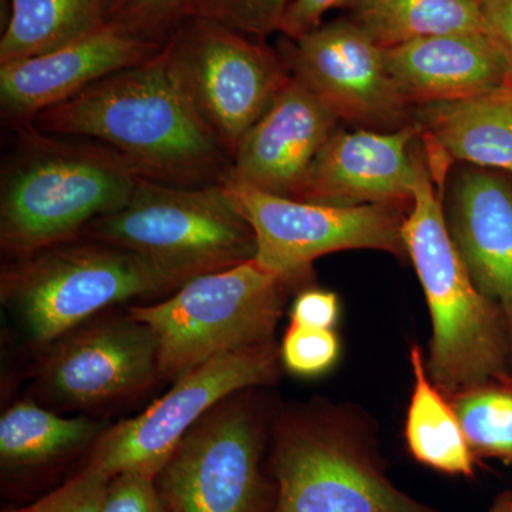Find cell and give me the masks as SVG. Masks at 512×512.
Wrapping results in <instances>:
<instances>
[{
	"mask_svg": "<svg viewBox=\"0 0 512 512\" xmlns=\"http://www.w3.org/2000/svg\"><path fill=\"white\" fill-rule=\"evenodd\" d=\"M33 127L53 136L89 138L140 177L180 187L220 184L231 160L185 92L165 46L43 111Z\"/></svg>",
	"mask_w": 512,
	"mask_h": 512,
	"instance_id": "obj_1",
	"label": "cell"
},
{
	"mask_svg": "<svg viewBox=\"0 0 512 512\" xmlns=\"http://www.w3.org/2000/svg\"><path fill=\"white\" fill-rule=\"evenodd\" d=\"M18 130L0 184V247L15 259L82 237L143 180L99 141Z\"/></svg>",
	"mask_w": 512,
	"mask_h": 512,
	"instance_id": "obj_2",
	"label": "cell"
},
{
	"mask_svg": "<svg viewBox=\"0 0 512 512\" xmlns=\"http://www.w3.org/2000/svg\"><path fill=\"white\" fill-rule=\"evenodd\" d=\"M436 185L419 138V173L404 244L433 325L427 373L450 397L512 376V343L503 312L478 291L458 254Z\"/></svg>",
	"mask_w": 512,
	"mask_h": 512,
	"instance_id": "obj_3",
	"label": "cell"
},
{
	"mask_svg": "<svg viewBox=\"0 0 512 512\" xmlns=\"http://www.w3.org/2000/svg\"><path fill=\"white\" fill-rule=\"evenodd\" d=\"M184 284L146 256L77 238L16 258L2 269L0 296L30 342L49 348L110 306Z\"/></svg>",
	"mask_w": 512,
	"mask_h": 512,
	"instance_id": "obj_4",
	"label": "cell"
},
{
	"mask_svg": "<svg viewBox=\"0 0 512 512\" xmlns=\"http://www.w3.org/2000/svg\"><path fill=\"white\" fill-rule=\"evenodd\" d=\"M80 238L146 256L184 282L256 255L254 231L222 183L180 187L143 178L124 207L94 220Z\"/></svg>",
	"mask_w": 512,
	"mask_h": 512,
	"instance_id": "obj_5",
	"label": "cell"
},
{
	"mask_svg": "<svg viewBox=\"0 0 512 512\" xmlns=\"http://www.w3.org/2000/svg\"><path fill=\"white\" fill-rule=\"evenodd\" d=\"M291 282L255 261L192 278L163 302L131 306L158 345L160 376L177 380L208 360L274 342Z\"/></svg>",
	"mask_w": 512,
	"mask_h": 512,
	"instance_id": "obj_6",
	"label": "cell"
},
{
	"mask_svg": "<svg viewBox=\"0 0 512 512\" xmlns=\"http://www.w3.org/2000/svg\"><path fill=\"white\" fill-rule=\"evenodd\" d=\"M271 512H440L396 487L348 424L319 409L276 424Z\"/></svg>",
	"mask_w": 512,
	"mask_h": 512,
	"instance_id": "obj_7",
	"label": "cell"
},
{
	"mask_svg": "<svg viewBox=\"0 0 512 512\" xmlns=\"http://www.w3.org/2000/svg\"><path fill=\"white\" fill-rule=\"evenodd\" d=\"M165 52L229 160L292 77L278 50L264 40L197 16L168 39Z\"/></svg>",
	"mask_w": 512,
	"mask_h": 512,
	"instance_id": "obj_8",
	"label": "cell"
},
{
	"mask_svg": "<svg viewBox=\"0 0 512 512\" xmlns=\"http://www.w3.org/2000/svg\"><path fill=\"white\" fill-rule=\"evenodd\" d=\"M281 360L275 342L235 350L195 367L143 413L106 429L93 444L90 466L114 478L156 480L188 431L232 394L271 383Z\"/></svg>",
	"mask_w": 512,
	"mask_h": 512,
	"instance_id": "obj_9",
	"label": "cell"
},
{
	"mask_svg": "<svg viewBox=\"0 0 512 512\" xmlns=\"http://www.w3.org/2000/svg\"><path fill=\"white\" fill-rule=\"evenodd\" d=\"M244 392L205 414L158 473L165 512H268L275 503L261 468V426Z\"/></svg>",
	"mask_w": 512,
	"mask_h": 512,
	"instance_id": "obj_10",
	"label": "cell"
},
{
	"mask_svg": "<svg viewBox=\"0 0 512 512\" xmlns=\"http://www.w3.org/2000/svg\"><path fill=\"white\" fill-rule=\"evenodd\" d=\"M256 239L254 261L291 284L302 282L323 255L375 249L407 256V212L394 205L336 207L228 184Z\"/></svg>",
	"mask_w": 512,
	"mask_h": 512,
	"instance_id": "obj_11",
	"label": "cell"
},
{
	"mask_svg": "<svg viewBox=\"0 0 512 512\" xmlns=\"http://www.w3.org/2000/svg\"><path fill=\"white\" fill-rule=\"evenodd\" d=\"M301 80L339 121L392 133L413 124V109L387 69L384 49L352 19L322 23L278 49Z\"/></svg>",
	"mask_w": 512,
	"mask_h": 512,
	"instance_id": "obj_12",
	"label": "cell"
},
{
	"mask_svg": "<svg viewBox=\"0 0 512 512\" xmlns=\"http://www.w3.org/2000/svg\"><path fill=\"white\" fill-rule=\"evenodd\" d=\"M47 349L36 390L63 409H90L137 396L160 376L156 336L128 315L73 330Z\"/></svg>",
	"mask_w": 512,
	"mask_h": 512,
	"instance_id": "obj_13",
	"label": "cell"
},
{
	"mask_svg": "<svg viewBox=\"0 0 512 512\" xmlns=\"http://www.w3.org/2000/svg\"><path fill=\"white\" fill-rule=\"evenodd\" d=\"M420 130H335L293 200L336 207L394 205L410 210L419 173Z\"/></svg>",
	"mask_w": 512,
	"mask_h": 512,
	"instance_id": "obj_14",
	"label": "cell"
},
{
	"mask_svg": "<svg viewBox=\"0 0 512 512\" xmlns=\"http://www.w3.org/2000/svg\"><path fill=\"white\" fill-rule=\"evenodd\" d=\"M165 45L104 25L92 35L46 55L0 64L2 114L16 127L72 99L87 87L128 67L147 62Z\"/></svg>",
	"mask_w": 512,
	"mask_h": 512,
	"instance_id": "obj_15",
	"label": "cell"
},
{
	"mask_svg": "<svg viewBox=\"0 0 512 512\" xmlns=\"http://www.w3.org/2000/svg\"><path fill=\"white\" fill-rule=\"evenodd\" d=\"M338 123L318 96L292 76L242 138L221 183L291 198Z\"/></svg>",
	"mask_w": 512,
	"mask_h": 512,
	"instance_id": "obj_16",
	"label": "cell"
},
{
	"mask_svg": "<svg viewBox=\"0 0 512 512\" xmlns=\"http://www.w3.org/2000/svg\"><path fill=\"white\" fill-rule=\"evenodd\" d=\"M448 232L478 291L503 312L512 343V175L470 167L448 175Z\"/></svg>",
	"mask_w": 512,
	"mask_h": 512,
	"instance_id": "obj_17",
	"label": "cell"
},
{
	"mask_svg": "<svg viewBox=\"0 0 512 512\" xmlns=\"http://www.w3.org/2000/svg\"><path fill=\"white\" fill-rule=\"evenodd\" d=\"M387 69L412 109L512 86V60L497 37L463 32L384 49Z\"/></svg>",
	"mask_w": 512,
	"mask_h": 512,
	"instance_id": "obj_18",
	"label": "cell"
},
{
	"mask_svg": "<svg viewBox=\"0 0 512 512\" xmlns=\"http://www.w3.org/2000/svg\"><path fill=\"white\" fill-rule=\"evenodd\" d=\"M424 143L451 161L512 175V86L414 107Z\"/></svg>",
	"mask_w": 512,
	"mask_h": 512,
	"instance_id": "obj_19",
	"label": "cell"
},
{
	"mask_svg": "<svg viewBox=\"0 0 512 512\" xmlns=\"http://www.w3.org/2000/svg\"><path fill=\"white\" fill-rule=\"evenodd\" d=\"M413 393L407 410V447L419 463L446 474L471 477L474 456L450 399L431 382L419 345L410 350Z\"/></svg>",
	"mask_w": 512,
	"mask_h": 512,
	"instance_id": "obj_20",
	"label": "cell"
},
{
	"mask_svg": "<svg viewBox=\"0 0 512 512\" xmlns=\"http://www.w3.org/2000/svg\"><path fill=\"white\" fill-rule=\"evenodd\" d=\"M349 9L350 19L383 49L451 33L493 35L483 6L473 0H356Z\"/></svg>",
	"mask_w": 512,
	"mask_h": 512,
	"instance_id": "obj_21",
	"label": "cell"
},
{
	"mask_svg": "<svg viewBox=\"0 0 512 512\" xmlns=\"http://www.w3.org/2000/svg\"><path fill=\"white\" fill-rule=\"evenodd\" d=\"M111 0H12L0 64L46 55L107 25Z\"/></svg>",
	"mask_w": 512,
	"mask_h": 512,
	"instance_id": "obj_22",
	"label": "cell"
},
{
	"mask_svg": "<svg viewBox=\"0 0 512 512\" xmlns=\"http://www.w3.org/2000/svg\"><path fill=\"white\" fill-rule=\"evenodd\" d=\"M104 431L100 421L59 416L25 400L0 419V458L8 467L42 466L96 443Z\"/></svg>",
	"mask_w": 512,
	"mask_h": 512,
	"instance_id": "obj_23",
	"label": "cell"
},
{
	"mask_svg": "<svg viewBox=\"0 0 512 512\" xmlns=\"http://www.w3.org/2000/svg\"><path fill=\"white\" fill-rule=\"evenodd\" d=\"M474 456L512 463V389L484 384L448 397Z\"/></svg>",
	"mask_w": 512,
	"mask_h": 512,
	"instance_id": "obj_24",
	"label": "cell"
},
{
	"mask_svg": "<svg viewBox=\"0 0 512 512\" xmlns=\"http://www.w3.org/2000/svg\"><path fill=\"white\" fill-rule=\"evenodd\" d=\"M197 0H111L107 23L138 39L165 45L192 18Z\"/></svg>",
	"mask_w": 512,
	"mask_h": 512,
	"instance_id": "obj_25",
	"label": "cell"
},
{
	"mask_svg": "<svg viewBox=\"0 0 512 512\" xmlns=\"http://www.w3.org/2000/svg\"><path fill=\"white\" fill-rule=\"evenodd\" d=\"M292 0H197L192 18H207L264 40L279 32Z\"/></svg>",
	"mask_w": 512,
	"mask_h": 512,
	"instance_id": "obj_26",
	"label": "cell"
},
{
	"mask_svg": "<svg viewBox=\"0 0 512 512\" xmlns=\"http://www.w3.org/2000/svg\"><path fill=\"white\" fill-rule=\"evenodd\" d=\"M281 362L293 375L316 377L325 375L338 362L339 338L332 329L289 325L282 342Z\"/></svg>",
	"mask_w": 512,
	"mask_h": 512,
	"instance_id": "obj_27",
	"label": "cell"
},
{
	"mask_svg": "<svg viewBox=\"0 0 512 512\" xmlns=\"http://www.w3.org/2000/svg\"><path fill=\"white\" fill-rule=\"evenodd\" d=\"M113 478L87 464L72 480L36 503L3 512H103Z\"/></svg>",
	"mask_w": 512,
	"mask_h": 512,
	"instance_id": "obj_28",
	"label": "cell"
},
{
	"mask_svg": "<svg viewBox=\"0 0 512 512\" xmlns=\"http://www.w3.org/2000/svg\"><path fill=\"white\" fill-rule=\"evenodd\" d=\"M103 512H165L153 478L124 474L111 480Z\"/></svg>",
	"mask_w": 512,
	"mask_h": 512,
	"instance_id": "obj_29",
	"label": "cell"
},
{
	"mask_svg": "<svg viewBox=\"0 0 512 512\" xmlns=\"http://www.w3.org/2000/svg\"><path fill=\"white\" fill-rule=\"evenodd\" d=\"M339 298L323 289H305L292 303L291 325L333 329L339 319Z\"/></svg>",
	"mask_w": 512,
	"mask_h": 512,
	"instance_id": "obj_30",
	"label": "cell"
},
{
	"mask_svg": "<svg viewBox=\"0 0 512 512\" xmlns=\"http://www.w3.org/2000/svg\"><path fill=\"white\" fill-rule=\"evenodd\" d=\"M355 2L356 0H292L279 33L288 39H298L322 25L323 18L330 10L350 8Z\"/></svg>",
	"mask_w": 512,
	"mask_h": 512,
	"instance_id": "obj_31",
	"label": "cell"
},
{
	"mask_svg": "<svg viewBox=\"0 0 512 512\" xmlns=\"http://www.w3.org/2000/svg\"><path fill=\"white\" fill-rule=\"evenodd\" d=\"M483 9L491 32L512 60V0H488Z\"/></svg>",
	"mask_w": 512,
	"mask_h": 512,
	"instance_id": "obj_32",
	"label": "cell"
},
{
	"mask_svg": "<svg viewBox=\"0 0 512 512\" xmlns=\"http://www.w3.org/2000/svg\"><path fill=\"white\" fill-rule=\"evenodd\" d=\"M512 511V491H504L498 495L497 500L491 505L488 512H511Z\"/></svg>",
	"mask_w": 512,
	"mask_h": 512,
	"instance_id": "obj_33",
	"label": "cell"
},
{
	"mask_svg": "<svg viewBox=\"0 0 512 512\" xmlns=\"http://www.w3.org/2000/svg\"><path fill=\"white\" fill-rule=\"evenodd\" d=\"M500 382L507 384V386H510L512 389V376H505L503 379H500Z\"/></svg>",
	"mask_w": 512,
	"mask_h": 512,
	"instance_id": "obj_34",
	"label": "cell"
},
{
	"mask_svg": "<svg viewBox=\"0 0 512 512\" xmlns=\"http://www.w3.org/2000/svg\"><path fill=\"white\" fill-rule=\"evenodd\" d=\"M473 2L478 3V5H481L484 8V6L487 5L488 0H473Z\"/></svg>",
	"mask_w": 512,
	"mask_h": 512,
	"instance_id": "obj_35",
	"label": "cell"
},
{
	"mask_svg": "<svg viewBox=\"0 0 512 512\" xmlns=\"http://www.w3.org/2000/svg\"><path fill=\"white\" fill-rule=\"evenodd\" d=\"M512 512V511H511Z\"/></svg>",
	"mask_w": 512,
	"mask_h": 512,
	"instance_id": "obj_36",
	"label": "cell"
}]
</instances>
